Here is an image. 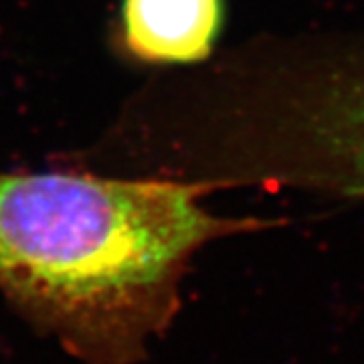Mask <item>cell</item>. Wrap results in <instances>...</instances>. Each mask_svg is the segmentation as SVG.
Instances as JSON below:
<instances>
[{
    "instance_id": "obj_3",
    "label": "cell",
    "mask_w": 364,
    "mask_h": 364,
    "mask_svg": "<svg viewBox=\"0 0 364 364\" xmlns=\"http://www.w3.org/2000/svg\"><path fill=\"white\" fill-rule=\"evenodd\" d=\"M301 132L318 152L326 184L364 195V73L322 87L301 116Z\"/></svg>"
},
{
    "instance_id": "obj_1",
    "label": "cell",
    "mask_w": 364,
    "mask_h": 364,
    "mask_svg": "<svg viewBox=\"0 0 364 364\" xmlns=\"http://www.w3.org/2000/svg\"><path fill=\"white\" fill-rule=\"evenodd\" d=\"M205 184L0 170V294L79 364H138L181 308L198 249L263 227L200 207Z\"/></svg>"
},
{
    "instance_id": "obj_2",
    "label": "cell",
    "mask_w": 364,
    "mask_h": 364,
    "mask_svg": "<svg viewBox=\"0 0 364 364\" xmlns=\"http://www.w3.org/2000/svg\"><path fill=\"white\" fill-rule=\"evenodd\" d=\"M221 16V0H124L119 33L146 63H193L208 57Z\"/></svg>"
}]
</instances>
